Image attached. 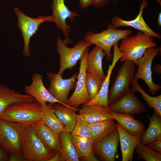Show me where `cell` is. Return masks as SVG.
I'll return each instance as SVG.
<instances>
[{"instance_id": "f1b7e54d", "label": "cell", "mask_w": 161, "mask_h": 161, "mask_svg": "<svg viewBox=\"0 0 161 161\" xmlns=\"http://www.w3.org/2000/svg\"><path fill=\"white\" fill-rule=\"evenodd\" d=\"M131 84V91L133 92H138L140 93L142 98L147 103L148 107L149 109H153L155 113L161 116V95L156 97L149 95L143 89L137 80L135 79Z\"/></svg>"}, {"instance_id": "5bb4252c", "label": "cell", "mask_w": 161, "mask_h": 161, "mask_svg": "<svg viewBox=\"0 0 161 161\" xmlns=\"http://www.w3.org/2000/svg\"><path fill=\"white\" fill-rule=\"evenodd\" d=\"M43 78V76L37 72L33 74L31 84L24 88L26 94L34 98L37 102L43 106H45L47 103L52 104L58 103L64 105L54 97L46 88L44 84Z\"/></svg>"}, {"instance_id": "484cf974", "label": "cell", "mask_w": 161, "mask_h": 161, "mask_svg": "<svg viewBox=\"0 0 161 161\" xmlns=\"http://www.w3.org/2000/svg\"><path fill=\"white\" fill-rule=\"evenodd\" d=\"M59 137L61 145L60 161H79L70 133L63 131L60 134Z\"/></svg>"}, {"instance_id": "d590c367", "label": "cell", "mask_w": 161, "mask_h": 161, "mask_svg": "<svg viewBox=\"0 0 161 161\" xmlns=\"http://www.w3.org/2000/svg\"><path fill=\"white\" fill-rule=\"evenodd\" d=\"M108 0H93L92 4L96 7H103L108 2Z\"/></svg>"}, {"instance_id": "e575fe53", "label": "cell", "mask_w": 161, "mask_h": 161, "mask_svg": "<svg viewBox=\"0 0 161 161\" xmlns=\"http://www.w3.org/2000/svg\"><path fill=\"white\" fill-rule=\"evenodd\" d=\"M93 0H79V5L82 9L86 8L92 4Z\"/></svg>"}, {"instance_id": "9c48e42d", "label": "cell", "mask_w": 161, "mask_h": 161, "mask_svg": "<svg viewBox=\"0 0 161 161\" xmlns=\"http://www.w3.org/2000/svg\"><path fill=\"white\" fill-rule=\"evenodd\" d=\"M78 73L76 72L68 79H64L62 75L52 72L47 73V76L50 83L48 89L50 94L64 105L70 108L75 112L79 109H74L67 104L69 92L75 89Z\"/></svg>"}, {"instance_id": "d6986e66", "label": "cell", "mask_w": 161, "mask_h": 161, "mask_svg": "<svg viewBox=\"0 0 161 161\" xmlns=\"http://www.w3.org/2000/svg\"><path fill=\"white\" fill-rule=\"evenodd\" d=\"M119 136L122 153V161H131L133 160L134 151L137 145L140 143L141 136L132 135L115 123Z\"/></svg>"}, {"instance_id": "f546056e", "label": "cell", "mask_w": 161, "mask_h": 161, "mask_svg": "<svg viewBox=\"0 0 161 161\" xmlns=\"http://www.w3.org/2000/svg\"><path fill=\"white\" fill-rule=\"evenodd\" d=\"M72 141L79 158H86L94 151V141L92 138L74 136Z\"/></svg>"}, {"instance_id": "44dd1931", "label": "cell", "mask_w": 161, "mask_h": 161, "mask_svg": "<svg viewBox=\"0 0 161 161\" xmlns=\"http://www.w3.org/2000/svg\"><path fill=\"white\" fill-rule=\"evenodd\" d=\"M79 114L89 123L113 119L108 108L99 104H93L79 109Z\"/></svg>"}, {"instance_id": "4fadbf2b", "label": "cell", "mask_w": 161, "mask_h": 161, "mask_svg": "<svg viewBox=\"0 0 161 161\" xmlns=\"http://www.w3.org/2000/svg\"><path fill=\"white\" fill-rule=\"evenodd\" d=\"M108 108L112 111L131 115L147 111L144 104L130 89L124 93L113 102L108 104Z\"/></svg>"}, {"instance_id": "1f68e13d", "label": "cell", "mask_w": 161, "mask_h": 161, "mask_svg": "<svg viewBox=\"0 0 161 161\" xmlns=\"http://www.w3.org/2000/svg\"><path fill=\"white\" fill-rule=\"evenodd\" d=\"M135 150L139 159H143L146 161H161V154L150 148L145 145L140 143Z\"/></svg>"}, {"instance_id": "8992f818", "label": "cell", "mask_w": 161, "mask_h": 161, "mask_svg": "<svg viewBox=\"0 0 161 161\" xmlns=\"http://www.w3.org/2000/svg\"><path fill=\"white\" fill-rule=\"evenodd\" d=\"M57 51L59 55L60 69L58 73L62 75L65 70H72L80 60L85 50L91 45L84 39L78 41L74 47L69 48L64 40L56 39Z\"/></svg>"}, {"instance_id": "836d02e7", "label": "cell", "mask_w": 161, "mask_h": 161, "mask_svg": "<svg viewBox=\"0 0 161 161\" xmlns=\"http://www.w3.org/2000/svg\"><path fill=\"white\" fill-rule=\"evenodd\" d=\"M146 145L150 148L161 154V139L155 140Z\"/></svg>"}, {"instance_id": "ab89813d", "label": "cell", "mask_w": 161, "mask_h": 161, "mask_svg": "<svg viewBox=\"0 0 161 161\" xmlns=\"http://www.w3.org/2000/svg\"><path fill=\"white\" fill-rule=\"evenodd\" d=\"M61 152H59L53 155L47 161H60Z\"/></svg>"}, {"instance_id": "6da1fadb", "label": "cell", "mask_w": 161, "mask_h": 161, "mask_svg": "<svg viewBox=\"0 0 161 161\" xmlns=\"http://www.w3.org/2000/svg\"><path fill=\"white\" fill-rule=\"evenodd\" d=\"M44 108L37 101L16 103L6 107L0 114V119L30 125L41 119Z\"/></svg>"}, {"instance_id": "2e32d148", "label": "cell", "mask_w": 161, "mask_h": 161, "mask_svg": "<svg viewBox=\"0 0 161 161\" xmlns=\"http://www.w3.org/2000/svg\"><path fill=\"white\" fill-rule=\"evenodd\" d=\"M148 4V0H142L139 13L134 19L126 20L119 17L115 16L112 18L111 24L116 28L121 27H130L145 32L153 37L160 38L161 35L151 29L143 19V10L146 7Z\"/></svg>"}, {"instance_id": "277c9868", "label": "cell", "mask_w": 161, "mask_h": 161, "mask_svg": "<svg viewBox=\"0 0 161 161\" xmlns=\"http://www.w3.org/2000/svg\"><path fill=\"white\" fill-rule=\"evenodd\" d=\"M25 126L0 119V147L9 154L22 155V136Z\"/></svg>"}, {"instance_id": "ac0fdd59", "label": "cell", "mask_w": 161, "mask_h": 161, "mask_svg": "<svg viewBox=\"0 0 161 161\" xmlns=\"http://www.w3.org/2000/svg\"><path fill=\"white\" fill-rule=\"evenodd\" d=\"M118 43L119 42H117L113 46L114 51L112 62L109 66L107 75L103 82L99 92L93 99L88 103L83 105L81 107L93 104H99L108 108V95L111 75L116 63L122 55L118 48Z\"/></svg>"}, {"instance_id": "8d00e7d4", "label": "cell", "mask_w": 161, "mask_h": 161, "mask_svg": "<svg viewBox=\"0 0 161 161\" xmlns=\"http://www.w3.org/2000/svg\"><path fill=\"white\" fill-rule=\"evenodd\" d=\"M9 161H25L22 155L9 154Z\"/></svg>"}, {"instance_id": "74e56055", "label": "cell", "mask_w": 161, "mask_h": 161, "mask_svg": "<svg viewBox=\"0 0 161 161\" xmlns=\"http://www.w3.org/2000/svg\"><path fill=\"white\" fill-rule=\"evenodd\" d=\"M9 161V155L6 151L0 147V161Z\"/></svg>"}, {"instance_id": "ffe728a7", "label": "cell", "mask_w": 161, "mask_h": 161, "mask_svg": "<svg viewBox=\"0 0 161 161\" xmlns=\"http://www.w3.org/2000/svg\"><path fill=\"white\" fill-rule=\"evenodd\" d=\"M106 53L100 47L95 45L88 52L86 61V72L104 80L106 75L103 68V61Z\"/></svg>"}, {"instance_id": "5b68a950", "label": "cell", "mask_w": 161, "mask_h": 161, "mask_svg": "<svg viewBox=\"0 0 161 161\" xmlns=\"http://www.w3.org/2000/svg\"><path fill=\"white\" fill-rule=\"evenodd\" d=\"M21 154L25 161H47L53 155L29 125L23 131Z\"/></svg>"}, {"instance_id": "30bf717a", "label": "cell", "mask_w": 161, "mask_h": 161, "mask_svg": "<svg viewBox=\"0 0 161 161\" xmlns=\"http://www.w3.org/2000/svg\"><path fill=\"white\" fill-rule=\"evenodd\" d=\"M160 51V48L152 47L147 49L143 56L137 61V69L134 75V78L137 80L139 79L143 80L150 92L153 95L161 88L160 85L153 82L151 70L153 60Z\"/></svg>"}, {"instance_id": "4dcf8cb0", "label": "cell", "mask_w": 161, "mask_h": 161, "mask_svg": "<svg viewBox=\"0 0 161 161\" xmlns=\"http://www.w3.org/2000/svg\"><path fill=\"white\" fill-rule=\"evenodd\" d=\"M72 136L92 138L89 123L79 114H76V120L74 128L71 133Z\"/></svg>"}, {"instance_id": "9a60e30c", "label": "cell", "mask_w": 161, "mask_h": 161, "mask_svg": "<svg viewBox=\"0 0 161 161\" xmlns=\"http://www.w3.org/2000/svg\"><path fill=\"white\" fill-rule=\"evenodd\" d=\"M119 142V134L117 129L94 144L93 150L100 160L104 161H114Z\"/></svg>"}, {"instance_id": "8fae6325", "label": "cell", "mask_w": 161, "mask_h": 161, "mask_svg": "<svg viewBox=\"0 0 161 161\" xmlns=\"http://www.w3.org/2000/svg\"><path fill=\"white\" fill-rule=\"evenodd\" d=\"M89 52V48H87L80 60L79 72L75 90L68 99L67 105L74 109L77 108L81 104H85L91 100L87 90L86 83V61Z\"/></svg>"}, {"instance_id": "83f0119b", "label": "cell", "mask_w": 161, "mask_h": 161, "mask_svg": "<svg viewBox=\"0 0 161 161\" xmlns=\"http://www.w3.org/2000/svg\"><path fill=\"white\" fill-rule=\"evenodd\" d=\"M44 113L41 119L43 122L58 135L65 131V127L54 113L52 104L44 106Z\"/></svg>"}, {"instance_id": "d6a6232c", "label": "cell", "mask_w": 161, "mask_h": 161, "mask_svg": "<svg viewBox=\"0 0 161 161\" xmlns=\"http://www.w3.org/2000/svg\"><path fill=\"white\" fill-rule=\"evenodd\" d=\"M103 80L86 72V86L91 100L99 92Z\"/></svg>"}, {"instance_id": "d4e9b609", "label": "cell", "mask_w": 161, "mask_h": 161, "mask_svg": "<svg viewBox=\"0 0 161 161\" xmlns=\"http://www.w3.org/2000/svg\"><path fill=\"white\" fill-rule=\"evenodd\" d=\"M147 117L149 120V124L140 138V143L143 145L161 139V116L154 112L151 116L147 115Z\"/></svg>"}, {"instance_id": "cb8c5ba5", "label": "cell", "mask_w": 161, "mask_h": 161, "mask_svg": "<svg viewBox=\"0 0 161 161\" xmlns=\"http://www.w3.org/2000/svg\"><path fill=\"white\" fill-rule=\"evenodd\" d=\"M52 104L55 114L65 127V131L71 133L76 122L75 112L60 103H55Z\"/></svg>"}, {"instance_id": "60d3db41", "label": "cell", "mask_w": 161, "mask_h": 161, "mask_svg": "<svg viewBox=\"0 0 161 161\" xmlns=\"http://www.w3.org/2000/svg\"><path fill=\"white\" fill-rule=\"evenodd\" d=\"M161 66L160 64H157L154 66V71L157 74H160L161 73Z\"/></svg>"}, {"instance_id": "e0dca14e", "label": "cell", "mask_w": 161, "mask_h": 161, "mask_svg": "<svg viewBox=\"0 0 161 161\" xmlns=\"http://www.w3.org/2000/svg\"><path fill=\"white\" fill-rule=\"evenodd\" d=\"M29 126L46 147L53 155L61 152V145L59 136L46 125L41 120Z\"/></svg>"}, {"instance_id": "7a4b0ae2", "label": "cell", "mask_w": 161, "mask_h": 161, "mask_svg": "<svg viewBox=\"0 0 161 161\" xmlns=\"http://www.w3.org/2000/svg\"><path fill=\"white\" fill-rule=\"evenodd\" d=\"M121 40L118 46L122 54L119 59L120 61H131L136 66L137 60L143 56L147 49L157 46L153 37L141 31L134 35L127 36Z\"/></svg>"}, {"instance_id": "7c38bea8", "label": "cell", "mask_w": 161, "mask_h": 161, "mask_svg": "<svg viewBox=\"0 0 161 161\" xmlns=\"http://www.w3.org/2000/svg\"><path fill=\"white\" fill-rule=\"evenodd\" d=\"M65 0H52L51 7L53 12L51 16L52 22L63 31L65 38L64 41L67 45L71 44L72 41L69 37L71 28L67 24L66 20L69 18L70 21L72 22L79 15L69 9L65 4Z\"/></svg>"}, {"instance_id": "4316f807", "label": "cell", "mask_w": 161, "mask_h": 161, "mask_svg": "<svg viewBox=\"0 0 161 161\" xmlns=\"http://www.w3.org/2000/svg\"><path fill=\"white\" fill-rule=\"evenodd\" d=\"M89 126L94 144L98 143L117 129L113 119L106 120L96 123H89Z\"/></svg>"}, {"instance_id": "52a82bcc", "label": "cell", "mask_w": 161, "mask_h": 161, "mask_svg": "<svg viewBox=\"0 0 161 161\" xmlns=\"http://www.w3.org/2000/svg\"><path fill=\"white\" fill-rule=\"evenodd\" d=\"M135 64L132 61L123 62L115 77V80L109 89L108 104L114 101L130 89V86L134 79Z\"/></svg>"}, {"instance_id": "ba28073f", "label": "cell", "mask_w": 161, "mask_h": 161, "mask_svg": "<svg viewBox=\"0 0 161 161\" xmlns=\"http://www.w3.org/2000/svg\"><path fill=\"white\" fill-rule=\"evenodd\" d=\"M14 10L17 18V26L24 40L23 54L25 56L30 57L29 45L31 37L36 33L41 24L46 21L52 22V16H40L38 17L32 18L25 14L17 7H15Z\"/></svg>"}, {"instance_id": "603a6c76", "label": "cell", "mask_w": 161, "mask_h": 161, "mask_svg": "<svg viewBox=\"0 0 161 161\" xmlns=\"http://www.w3.org/2000/svg\"><path fill=\"white\" fill-rule=\"evenodd\" d=\"M112 117L124 130L134 136H141L145 131V126L133 115L111 111Z\"/></svg>"}, {"instance_id": "b9f144b4", "label": "cell", "mask_w": 161, "mask_h": 161, "mask_svg": "<svg viewBox=\"0 0 161 161\" xmlns=\"http://www.w3.org/2000/svg\"><path fill=\"white\" fill-rule=\"evenodd\" d=\"M157 23L158 25L160 26H161V13L160 12L159 14L157 19Z\"/></svg>"}, {"instance_id": "f35d334b", "label": "cell", "mask_w": 161, "mask_h": 161, "mask_svg": "<svg viewBox=\"0 0 161 161\" xmlns=\"http://www.w3.org/2000/svg\"><path fill=\"white\" fill-rule=\"evenodd\" d=\"M82 160L85 161H98V159L96 157L94 151H93L87 157L81 158Z\"/></svg>"}, {"instance_id": "3957f363", "label": "cell", "mask_w": 161, "mask_h": 161, "mask_svg": "<svg viewBox=\"0 0 161 161\" xmlns=\"http://www.w3.org/2000/svg\"><path fill=\"white\" fill-rule=\"evenodd\" d=\"M132 32L129 29L123 30L114 27L109 23L107 29L102 32L95 33L92 31L87 32L84 39L91 45L94 44L102 49L106 53V59H112V48L119 41L129 36Z\"/></svg>"}, {"instance_id": "7402d4cb", "label": "cell", "mask_w": 161, "mask_h": 161, "mask_svg": "<svg viewBox=\"0 0 161 161\" xmlns=\"http://www.w3.org/2000/svg\"><path fill=\"white\" fill-rule=\"evenodd\" d=\"M35 99L28 94L21 93L0 84V114L8 106L20 102H34Z\"/></svg>"}]
</instances>
